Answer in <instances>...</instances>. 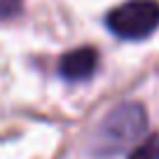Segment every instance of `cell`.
<instances>
[{
    "mask_svg": "<svg viewBox=\"0 0 159 159\" xmlns=\"http://www.w3.org/2000/svg\"><path fill=\"white\" fill-rule=\"evenodd\" d=\"M148 126V115L140 103H122L103 117L96 131V150L101 154H115L136 143Z\"/></svg>",
    "mask_w": 159,
    "mask_h": 159,
    "instance_id": "1",
    "label": "cell"
},
{
    "mask_svg": "<svg viewBox=\"0 0 159 159\" xmlns=\"http://www.w3.org/2000/svg\"><path fill=\"white\" fill-rule=\"evenodd\" d=\"M108 28L122 40H143L159 28L157 0H129L115 7L105 19Z\"/></svg>",
    "mask_w": 159,
    "mask_h": 159,
    "instance_id": "2",
    "label": "cell"
},
{
    "mask_svg": "<svg viewBox=\"0 0 159 159\" xmlns=\"http://www.w3.org/2000/svg\"><path fill=\"white\" fill-rule=\"evenodd\" d=\"M96 63H98L96 49H91V47L70 49L59 61V75L68 82H82V80H89L94 75Z\"/></svg>",
    "mask_w": 159,
    "mask_h": 159,
    "instance_id": "3",
    "label": "cell"
},
{
    "mask_svg": "<svg viewBox=\"0 0 159 159\" xmlns=\"http://www.w3.org/2000/svg\"><path fill=\"white\" fill-rule=\"evenodd\" d=\"M129 159H159V138L150 136L145 143L136 145V150L129 154Z\"/></svg>",
    "mask_w": 159,
    "mask_h": 159,
    "instance_id": "4",
    "label": "cell"
}]
</instances>
